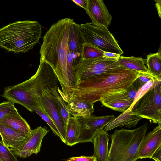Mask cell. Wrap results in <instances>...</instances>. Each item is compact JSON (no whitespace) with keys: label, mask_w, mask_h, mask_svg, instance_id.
Returning <instances> with one entry per match:
<instances>
[{"label":"cell","mask_w":161,"mask_h":161,"mask_svg":"<svg viewBox=\"0 0 161 161\" xmlns=\"http://www.w3.org/2000/svg\"><path fill=\"white\" fill-rule=\"evenodd\" d=\"M150 158L155 161H161V146L156 150Z\"/></svg>","instance_id":"obj_33"},{"label":"cell","mask_w":161,"mask_h":161,"mask_svg":"<svg viewBox=\"0 0 161 161\" xmlns=\"http://www.w3.org/2000/svg\"><path fill=\"white\" fill-rule=\"evenodd\" d=\"M146 59L142 57L121 56L118 59L119 63L124 67L139 73H148L145 65Z\"/></svg>","instance_id":"obj_21"},{"label":"cell","mask_w":161,"mask_h":161,"mask_svg":"<svg viewBox=\"0 0 161 161\" xmlns=\"http://www.w3.org/2000/svg\"><path fill=\"white\" fill-rule=\"evenodd\" d=\"M80 126L79 143L92 142L93 138L115 117L114 115L76 117Z\"/></svg>","instance_id":"obj_9"},{"label":"cell","mask_w":161,"mask_h":161,"mask_svg":"<svg viewBox=\"0 0 161 161\" xmlns=\"http://www.w3.org/2000/svg\"><path fill=\"white\" fill-rule=\"evenodd\" d=\"M156 2L155 4L157 11L158 12L159 17L161 18V1L160 0H155Z\"/></svg>","instance_id":"obj_36"},{"label":"cell","mask_w":161,"mask_h":161,"mask_svg":"<svg viewBox=\"0 0 161 161\" xmlns=\"http://www.w3.org/2000/svg\"><path fill=\"white\" fill-rule=\"evenodd\" d=\"M58 87L57 86L53 87L50 90L56 102L60 116L65 130L69 119L71 116L68 111L67 104L58 91Z\"/></svg>","instance_id":"obj_24"},{"label":"cell","mask_w":161,"mask_h":161,"mask_svg":"<svg viewBox=\"0 0 161 161\" xmlns=\"http://www.w3.org/2000/svg\"><path fill=\"white\" fill-rule=\"evenodd\" d=\"M129 108L133 114L161 125V82L147 91Z\"/></svg>","instance_id":"obj_7"},{"label":"cell","mask_w":161,"mask_h":161,"mask_svg":"<svg viewBox=\"0 0 161 161\" xmlns=\"http://www.w3.org/2000/svg\"><path fill=\"white\" fill-rule=\"evenodd\" d=\"M77 5L86 10L87 5V0H72Z\"/></svg>","instance_id":"obj_35"},{"label":"cell","mask_w":161,"mask_h":161,"mask_svg":"<svg viewBox=\"0 0 161 161\" xmlns=\"http://www.w3.org/2000/svg\"><path fill=\"white\" fill-rule=\"evenodd\" d=\"M84 43L91 44L103 51L124 53L116 39L108 28L92 22L78 24Z\"/></svg>","instance_id":"obj_6"},{"label":"cell","mask_w":161,"mask_h":161,"mask_svg":"<svg viewBox=\"0 0 161 161\" xmlns=\"http://www.w3.org/2000/svg\"><path fill=\"white\" fill-rule=\"evenodd\" d=\"M109 135L103 130L93 138L94 155L98 161H107L109 150L108 144Z\"/></svg>","instance_id":"obj_18"},{"label":"cell","mask_w":161,"mask_h":161,"mask_svg":"<svg viewBox=\"0 0 161 161\" xmlns=\"http://www.w3.org/2000/svg\"><path fill=\"white\" fill-rule=\"evenodd\" d=\"M67 105L69 114L75 118L89 116L94 112V104L87 101L70 99Z\"/></svg>","instance_id":"obj_19"},{"label":"cell","mask_w":161,"mask_h":161,"mask_svg":"<svg viewBox=\"0 0 161 161\" xmlns=\"http://www.w3.org/2000/svg\"><path fill=\"white\" fill-rule=\"evenodd\" d=\"M121 55L112 52H104V56L108 58L118 59Z\"/></svg>","instance_id":"obj_34"},{"label":"cell","mask_w":161,"mask_h":161,"mask_svg":"<svg viewBox=\"0 0 161 161\" xmlns=\"http://www.w3.org/2000/svg\"><path fill=\"white\" fill-rule=\"evenodd\" d=\"M48 132L46 128L41 126L31 130L29 137L21 149L11 151L15 155L23 158L34 153L36 155L40 151L42 139Z\"/></svg>","instance_id":"obj_12"},{"label":"cell","mask_w":161,"mask_h":161,"mask_svg":"<svg viewBox=\"0 0 161 161\" xmlns=\"http://www.w3.org/2000/svg\"><path fill=\"white\" fill-rule=\"evenodd\" d=\"M142 119L140 116L133 114L129 108L108 124L105 126L104 130L108 131L116 127L124 126L129 128L132 127H134Z\"/></svg>","instance_id":"obj_17"},{"label":"cell","mask_w":161,"mask_h":161,"mask_svg":"<svg viewBox=\"0 0 161 161\" xmlns=\"http://www.w3.org/2000/svg\"><path fill=\"white\" fill-rule=\"evenodd\" d=\"M84 43L79 28L78 24L74 21L69 30L68 47L77 63L80 59L82 45Z\"/></svg>","instance_id":"obj_15"},{"label":"cell","mask_w":161,"mask_h":161,"mask_svg":"<svg viewBox=\"0 0 161 161\" xmlns=\"http://www.w3.org/2000/svg\"><path fill=\"white\" fill-rule=\"evenodd\" d=\"M74 20L66 18L53 24L45 33L40 53V61L47 62L52 68L62 87L58 91L65 102L68 97L69 85L67 54L68 37Z\"/></svg>","instance_id":"obj_1"},{"label":"cell","mask_w":161,"mask_h":161,"mask_svg":"<svg viewBox=\"0 0 161 161\" xmlns=\"http://www.w3.org/2000/svg\"><path fill=\"white\" fill-rule=\"evenodd\" d=\"M123 67L119 63L117 59L104 56L92 59H80L74 67L76 86L90 77Z\"/></svg>","instance_id":"obj_8"},{"label":"cell","mask_w":161,"mask_h":161,"mask_svg":"<svg viewBox=\"0 0 161 161\" xmlns=\"http://www.w3.org/2000/svg\"><path fill=\"white\" fill-rule=\"evenodd\" d=\"M67 161H97V158L94 156H80L69 158Z\"/></svg>","instance_id":"obj_32"},{"label":"cell","mask_w":161,"mask_h":161,"mask_svg":"<svg viewBox=\"0 0 161 161\" xmlns=\"http://www.w3.org/2000/svg\"><path fill=\"white\" fill-rule=\"evenodd\" d=\"M122 92L112 93L104 97L100 101L102 105L122 113L126 111L131 106L133 102L125 98L121 94Z\"/></svg>","instance_id":"obj_16"},{"label":"cell","mask_w":161,"mask_h":161,"mask_svg":"<svg viewBox=\"0 0 161 161\" xmlns=\"http://www.w3.org/2000/svg\"></svg>","instance_id":"obj_38"},{"label":"cell","mask_w":161,"mask_h":161,"mask_svg":"<svg viewBox=\"0 0 161 161\" xmlns=\"http://www.w3.org/2000/svg\"><path fill=\"white\" fill-rule=\"evenodd\" d=\"M50 89L45 90L42 93L38 95L36 97L55 124L61 136L62 141L66 144L65 129Z\"/></svg>","instance_id":"obj_10"},{"label":"cell","mask_w":161,"mask_h":161,"mask_svg":"<svg viewBox=\"0 0 161 161\" xmlns=\"http://www.w3.org/2000/svg\"><path fill=\"white\" fill-rule=\"evenodd\" d=\"M161 82L160 81L154 79L148 82L143 85L137 92L131 106L147 91Z\"/></svg>","instance_id":"obj_30"},{"label":"cell","mask_w":161,"mask_h":161,"mask_svg":"<svg viewBox=\"0 0 161 161\" xmlns=\"http://www.w3.org/2000/svg\"><path fill=\"white\" fill-rule=\"evenodd\" d=\"M146 63L148 73L156 79L161 81V52L160 47L156 53L147 55Z\"/></svg>","instance_id":"obj_23"},{"label":"cell","mask_w":161,"mask_h":161,"mask_svg":"<svg viewBox=\"0 0 161 161\" xmlns=\"http://www.w3.org/2000/svg\"><path fill=\"white\" fill-rule=\"evenodd\" d=\"M36 101L37 105L31 108L32 111L36 112L48 124L54 134L58 136L61 140V136L57 128L37 97Z\"/></svg>","instance_id":"obj_25"},{"label":"cell","mask_w":161,"mask_h":161,"mask_svg":"<svg viewBox=\"0 0 161 161\" xmlns=\"http://www.w3.org/2000/svg\"><path fill=\"white\" fill-rule=\"evenodd\" d=\"M148 127L145 123L133 130H116L111 136L107 161H136L139 146Z\"/></svg>","instance_id":"obj_5"},{"label":"cell","mask_w":161,"mask_h":161,"mask_svg":"<svg viewBox=\"0 0 161 161\" xmlns=\"http://www.w3.org/2000/svg\"><path fill=\"white\" fill-rule=\"evenodd\" d=\"M85 10L94 24L107 28L111 24L112 16L103 1L87 0Z\"/></svg>","instance_id":"obj_11"},{"label":"cell","mask_w":161,"mask_h":161,"mask_svg":"<svg viewBox=\"0 0 161 161\" xmlns=\"http://www.w3.org/2000/svg\"><path fill=\"white\" fill-rule=\"evenodd\" d=\"M65 132L66 144L70 146L79 143L80 128L76 118L70 117L68 120Z\"/></svg>","instance_id":"obj_22"},{"label":"cell","mask_w":161,"mask_h":161,"mask_svg":"<svg viewBox=\"0 0 161 161\" xmlns=\"http://www.w3.org/2000/svg\"><path fill=\"white\" fill-rule=\"evenodd\" d=\"M0 161H2L0 159Z\"/></svg>","instance_id":"obj_37"},{"label":"cell","mask_w":161,"mask_h":161,"mask_svg":"<svg viewBox=\"0 0 161 161\" xmlns=\"http://www.w3.org/2000/svg\"><path fill=\"white\" fill-rule=\"evenodd\" d=\"M137 78L143 86L150 80L155 79L148 73H139Z\"/></svg>","instance_id":"obj_31"},{"label":"cell","mask_w":161,"mask_h":161,"mask_svg":"<svg viewBox=\"0 0 161 161\" xmlns=\"http://www.w3.org/2000/svg\"><path fill=\"white\" fill-rule=\"evenodd\" d=\"M14 103L9 102H3L0 103V121L6 115L18 112Z\"/></svg>","instance_id":"obj_29"},{"label":"cell","mask_w":161,"mask_h":161,"mask_svg":"<svg viewBox=\"0 0 161 161\" xmlns=\"http://www.w3.org/2000/svg\"><path fill=\"white\" fill-rule=\"evenodd\" d=\"M58 80L55 72L47 62L40 61L36 73L21 83L6 87L3 97L14 103H18L30 111L37 105V96L45 90L58 86Z\"/></svg>","instance_id":"obj_3"},{"label":"cell","mask_w":161,"mask_h":161,"mask_svg":"<svg viewBox=\"0 0 161 161\" xmlns=\"http://www.w3.org/2000/svg\"><path fill=\"white\" fill-rule=\"evenodd\" d=\"M104 52L89 43L83 44L80 59H92L104 57Z\"/></svg>","instance_id":"obj_26"},{"label":"cell","mask_w":161,"mask_h":161,"mask_svg":"<svg viewBox=\"0 0 161 161\" xmlns=\"http://www.w3.org/2000/svg\"><path fill=\"white\" fill-rule=\"evenodd\" d=\"M142 86L137 77L125 90L122 92V94L133 103L137 92Z\"/></svg>","instance_id":"obj_27"},{"label":"cell","mask_w":161,"mask_h":161,"mask_svg":"<svg viewBox=\"0 0 161 161\" xmlns=\"http://www.w3.org/2000/svg\"><path fill=\"white\" fill-rule=\"evenodd\" d=\"M0 122L25 135L31 134V130L30 125L18 112L6 115Z\"/></svg>","instance_id":"obj_20"},{"label":"cell","mask_w":161,"mask_h":161,"mask_svg":"<svg viewBox=\"0 0 161 161\" xmlns=\"http://www.w3.org/2000/svg\"><path fill=\"white\" fill-rule=\"evenodd\" d=\"M0 159L2 161H18L10 148L0 141Z\"/></svg>","instance_id":"obj_28"},{"label":"cell","mask_w":161,"mask_h":161,"mask_svg":"<svg viewBox=\"0 0 161 161\" xmlns=\"http://www.w3.org/2000/svg\"><path fill=\"white\" fill-rule=\"evenodd\" d=\"M139 74L123 67L90 77L69 90L67 102L77 99L94 104L109 94L125 91Z\"/></svg>","instance_id":"obj_2"},{"label":"cell","mask_w":161,"mask_h":161,"mask_svg":"<svg viewBox=\"0 0 161 161\" xmlns=\"http://www.w3.org/2000/svg\"><path fill=\"white\" fill-rule=\"evenodd\" d=\"M161 146V125L145 136L139 146L137 159L151 158L156 150Z\"/></svg>","instance_id":"obj_13"},{"label":"cell","mask_w":161,"mask_h":161,"mask_svg":"<svg viewBox=\"0 0 161 161\" xmlns=\"http://www.w3.org/2000/svg\"><path fill=\"white\" fill-rule=\"evenodd\" d=\"M42 26L38 22L17 21L0 28V47L8 51L27 52L38 42Z\"/></svg>","instance_id":"obj_4"},{"label":"cell","mask_w":161,"mask_h":161,"mask_svg":"<svg viewBox=\"0 0 161 161\" xmlns=\"http://www.w3.org/2000/svg\"><path fill=\"white\" fill-rule=\"evenodd\" d=\"M0 135L3 144L10 147L11 150H21L30 136L20 133L1 122Z\"/></svg>","instance_id":"obj_14"}]
</instances>
